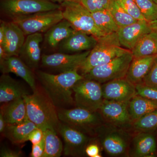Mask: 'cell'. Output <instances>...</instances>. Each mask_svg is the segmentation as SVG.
I'll list each match as a JSON object with an SVG mask.
<instances>
[{"label": "cell", "instance_id": "cell-1", "mask_svg": "<svg viewBox=\"0 0 157 157\" xmlns=\"http://www.w3.org/2000/svg\"><path fill=\"white\" fill-rule=\"evenodd\" d=\"M78 70L76 69L57 74L36 71L42 90L57 109H70L75 106L73 87L77 82L84 78Z\"/></svg>", "mask_w": 157, "mask_h": 157}, {"label": "cell", "instance_id": "cell-2", "mask_svg": "<svg viewBox=\"0 0 157 157\" xmlns=\"http://www.w3.org/2000/svg\"><path fill=\"white\" fill-rule=\"evenodd\" d=\"M29 120L44 131L54 129L58 132L61 122L57 109L42 90L36 89L33 94L24 96Z\"/></svg>", "mask_w": 157, "mask_h": 157}, {"label": "cell", "instance_id": "cell-3", "mask_svg": "<svg viewBox=\"0 0 157 157\" xmlns=\"http://www.w3.org/2000/svg\"><path fill=\"white\" fill-rule=\"evenodd\" d=\"M134 131L103 123L96 129L95 138L109 156L129 157Z\"/></svg>", "mask_w": 157, "mask_h": 157}, {"label": "cell", "instance_id": "cell-4", "mask_svg": "<svg viewBox=\"0 0 157 157\" xmlns=\"http://www.w3.org/2000/svg\"><path fill=\"white\" fill-rule=\"evenodd\" d=\"M97 45L90 52L79 70L82 76L93 68L105 64L129 51L120 44L117 33L98 38Z\"/></svg>", "mask_w": 157, "mask_h": 157}, {"label": "cell", "instance_id": "cell-5", "mask_svg": "<svg viewBox=\"0 0 157 157\" xmlns=\"http://www.w3.org/2000/svg\"><path fill=\"white\" fill-rule=\"evenodd\" d=\"M57 111L61 122L94 138L96 129L104 123L98 111L92 112L77 107L57 109Z\"/></svg>", "mask_w": 157, "mask_h": 157}, {"label": "cell", "instance_id": "cell-6", "mask_svg": "<svg viewBox=\"0 0 157 157\" xmlns=\"http://www.w3.org/2000/svg\"><path fill=\"white\" fill-rule=\"evenodd\" d=\"M61 5L63 8L64 18L71 23L75 30L92 35L98 39L107 35L98 28L92 13L81 3L66 2Z\"/></svg>", "mask_w": 157, "mask_h": 157}, {"label": "cell", "instance_id": "cell-7", "mask_svg": "<svg viewBox=\"0 0 157 157\" xmlns=\"http://www.w3.org/2000/svg\"><path fill=\"white\" fill-rule=\"evenodd\" d=\"M133 58L132 52L129 51L105 64L93 68L83 77L100 83L126 78Z\"/></svg>", "mask_w": 157, "mask_h": 157}, {"label": "cell", "instance_id": "cell-8", "mask_svg": "<svg viewBox=\"0 0 157 157\" xmlns=\"http://www.w3.org/2000/svg\"><path fill=\"white\" fill-rule=\"evenodd\" d=\"M73 90L76 107L98 111L104 101L101 83L84 78L76 82Z\"/></svg>", "mask_w": 157, "mask_h": 157}, {"label": "cell", "instance_id": "cell-9", "mask_svg": "<svg viewBox=\"0 0 157 157\" xmlns=\"http://www.w3.org/2000/svg\"><path fill=\"white\" fill-rule=\"evenodd\" d=\"M63 10H51L20 16L12 19L21 29L25 36L46 32L63 19Z\"/></svg>", "mask_w": 157, "mask_h": 157}, {"label": "cell", "instance_id": "cell-10", "mask_svg": "<svg viewBox=\"0 0 157 157\" xmlns=\"http://www.w3.org/2000/svg\"><path fill=\"white\" fill-rule=\"evenodd\" d=\"M58 5L49 0H4L2 8L11 19L51 10L61 9Z\"/></svg>", "mask_w": 157, "mask_h": 157}, {"label": "cell", "instance_id": "cell-11", "mask_svg": "<svg viewBox=\"0 0 157 157\" xmlns=\"http://www.w3.org/2000/svg\"><path fill=\"white\" fill-rule=\"evenodd\" d=\"M64 144V155L72 157H83L88 145L95 138L77 129L61 122L58 129Z\"/></svg>", "mask_w": 157, "mask_h": 157}, {"label": "cell", "instance_id": "cell-12", "mask_svg": "<svg viewBox=\"0 0 157 157\" xmlns=\"http://www.w3.org/2000/svg\"><path fill=\"white\" fill-rule=\"evenodd\" d=\"M91 50L77 53L63 52L43 55L41 58L42 66L58 73L72 71L79 68Z\"/></svg>", "mask_w": 157, "mask_h": 157}, {"label": "cell", "instance_id": "cell-13", "mask_svg": "<svg viewBox=\"0 0 157 157\" xmlns=\"http://www.w3.org/2000/svg\"><path fill=\"white\" fill-rule=\"evenodd\" d=\"M128 102L104 100L98 112L104 123L132 130L133 121L129 112Z\"/></svg>", "mask_w": 157, "mask_h": 157}, {"label": "cell", "instance_id": "cell-14", "mask_svg": "<svg viewBox=\"0 0 157 157\" xmlns=\"http://www.w3.org/2000/svg\"><path fill=\"white\" fill-rule=\"evenodd\" d=\"M157 132H134L129 148V157L157 156Z\"/></svg>", "mask_w": 157, "mask_h": 157}, {"label": "cell", "instance_id": "cell-15", "mask_svg": "<svg viewBox=\"0 0 157 157\" xmlns=\"http://www.w3.org/2000/svg\"><path fill=\"white\" fill-rule=\"evenodd\" d=\"M104 100L129 102L137 95L136 87L126 78H119L102 85Z\"/></svg>", "mask_w": 157, "mask_h": 157}, {"label": "cell", "instance_id": "cell-16", "mask_svg": "<svg viewBox=\"0 0 157 157\" xmlns=\"http://www.w3.org/2000/svg\"><path fill=\"white\" fill-rule=\"evenodd\" d=\"M98 42V38L92 35L75 30L60 43L59 45V51L73 54L91 50Z\"/></svg>", "mask_w": 157, "mask_h": 157}, {"label": "cell", "instance_id": "cell-17", "mask_svg": "<svg viewBox=\"0 0 157 157\" xmlns=\"http://www.w3.org/2000/svg\"><path fill=\"white\" fill-rule=\"evenodd\" d=\"M151 31L149 22L146 21H137L128 25L120 28L117 33L121 46L132 51L140 39Z\"/></svg>", "mask_w": 157, "mask_h": 157}, {"label": "cell", "instance_id": "cell-18", "mask_svg": "<svg viewBox=\"0 0 157 157\" xmlns=\"http://www.w3.org/2000/svg\"><path fill=\"white\" fill-rule=\"evenodd\" d=\"M0 69L2 74L14 73L23 79L33 91L36 89L35 75L29 67L18 56H8L0 61Z\"/></svg>", "mask_w": 157, "mask_h": 157}, {"label": "cell", "instance_id": "cell-19", "mask_svg": "<svg viewBox=\"0 0 157 157\" xmlns=\"http://www.w3.org/2000/svg\"><path fill=\"white\" fill-rule=\"evenodd\" d=\"M42 40L41 33L28 35L20 52L18 56L32 70L38 68L41 60L40 45Z\"/></svg>", "mask_w": 157, "mask_h": 157}, {"label": "cell", "instance_id": "cell-20", "mask_svg": "<svg viewBox=\"0 0 157 157\" xmlns=\"http://www.w3.org/2000/svg\"><path fill=\"white\" fill-rule=\"evenodd\" d=\"M25 35L14 21L6 23L5 36L1 46L9 56H18L25 41Z\"/></svg>", "mask_w": 157, "mask_h": 157}, {"label": "cell", "instance_id": "cell-21", "mask_svg": "<svg viewBox=\"0 0 157 157\" xmlns=\"http://www.w3.org/2000/svg\"><path fill=\"white\" fill-rule=\"evenodd\" d=\"M27 90L19 82L8 74L0 77V103L5 104L29 94Z\"/></svg>", "mask_w": 157, "mask_h": 157}, {"label": "cell", "instance_id": "cell-22", "mask_svg": "<svg viewBox=\"0 0 157 157\" xmlns=\"http://www.w3.org/2000/svg\"><path fill=\"white\" fill-rule=\"evenodd\" d=\"M157 55L133 58L126 78L135 86L141 84L150 70Z\"/></svg>", "mask_w": 157, "mask_h": 157}, {"label": "cell", "instance_id": "cell-23", "mask_svg": "<svg viewBox=\"0 0 157 157\" xmlns=\"http://www.w3.org/2000/svg\"><path fill=\"white\" fill-rule=\"evenodd\" d=\"M0 113L3 114L7 124H15L27 120L25 101L23 98L3 104Z\"/></svg>", "mask_w": 157, "mask_h": 157}, {"label": "cell", "instance_id": "cell-24", "mask_svg": "<svg viewBox=\"0 0 157 157\" xmlns=\"http://www.w3.org/2000/svg\"><path fill=\"white\" fill-rule=\"evenodd\" d=\"M38 128L31 121L27 120L15 124H7L2 134L12 143L20 144L28 141L31 132Z\"/></svg>", "mask_w": 157, "mask_h": 157}, {"label": "cell", "instance_id": "cell-25", "mask_svg": "<svg viewBox=\"0 0 157 157\" xmlns=\"http://www.w3.org/2000/svg\"><path fill=\"white\" fill-rule=\"evenodd\" d=\"M75 31L71 23L63 18L46 32L45 40L51 47L55 48Z\"/></svg>", "mask_w": 157, "mask_h": 157}, {"label": "cell", "instance_id": "cell-26", "mask_svg": "<svg viewBox=\"0 0 157 157\" xmlns=\"http://www.w3.org/2000/svg\"><path fill=\"white\" fill-rule=\"evenodd\" d=\"M157 109V101L136 95L129 101L128 110L133 122Z\"/></svg>", "mask_w": 157, "mask_h": 157}, {"label": "cell", "instance_id": "cell-27", "mask_svg": "<svg viewBox=\"0 0 157 157\" xmlns=\"http://www.w3.org/2000/svg\"><path fill=\"white\" fill-rule=\"evenodd\" d=\"M131 52L134 58L157 55V33L152 31L144 35Z\"/></svg>", "mask_w": 157, "mask_h": 157}, {"label": "cell", "instance_id": "cell-28", "mask_svg": "<svg viewBox=\"0 0 157 157\" xmlns=\"http://www.w3.org/2000/svg\"><path fill=\"white\" fill-rule=\"evenodd\" d=\"M44 132L45 149L43 157H59L63 151V145L54 129H47Z\"/></svg>", "mask_w": 157, "mask_h": 157}, {"label": "cell", "instance_id": "cell-29", "mask_svg": "<svg viewBox=\"0 0 157 157\" xmlns=\"http://www.w3.org/2000/svg\"><path fill=\"white\" fill-rule=\"evenodd\" d=\"M91 13L96 25L104 34L109 35L117 33L119 27L108 9Z\"/></svg>", "mask_w": 157, "mask_h": 157}, {"label": "cell", "instance_id": "cell-30", "mask_svg": "<svg viewBox=\"0 0 157 157\" xmlns=\"http://www.w3.org/2000/svg\"><path fill=\"white\" fill-rule=\"evenodd\" d=\"M108 10L119 28L128 25L137 21L121 7L117 0H110Z\"/></svg>", "mask_w": 157, "mask_h": 157}, {"label": "cell", "instance_id": "cell-31", "mask_svg": "<svg viewBox=\"0 0 157 157\" xmlns=\"http://www.w3.org/2000/svg\"><path fill=\"white\" fill-rule=\"evenodd\" d=\"M134 132H157V109L134 121Z\"/></svg>", "mask_w": 157, "mask_h": 157}, {"label": "cell", "instance_id": "cell-32", "mask_svg": "<svg viewBox=\"0 0 157 157\" xmlns=\"http://www.w3.org/2000/svg\"><path fill=\"white\" fill-rule=\"evenodd\" d=\"M144 19L149 23L157 19V3L152 0H135Z\"/></svg>", "mask_w": 157, "mask_h": 157}, {"label": "cell", "instance_id": "cell-33", "mask_svg": "<svg viewBox=\"0 0 157 157\" xmlns=\"http://www.w3.org/2000/svg\"><path fill=\"white\" fill-rule=\"evenodd\" d=\"M127 13L137 21H146L135 0H117Z\"/></svg>", "mask_w": 157, "mask_h": 157}, {"label": "cell", "instance_id": "cell-34", "mask_svg": "<svg viewBox=\"0 0 157 157\" xmlns=\"http://www.w3.org/2000/svg\"><path fill=\"white\" fill-rule=\"evenodd\" d=\"M110 0H81L80 3L91 13L108 9Z\"/></svg>", "mask_w": 157, "mask_h": 157}, {"label": "cell", "instance_id": "cell-35", "mask_svg": "<svg viewBox=\"0 0 157 157\" xmlns=\"http://www.w3.org/2000/svg\"><path fill=\"white\" fill-rule=\"evenodd\" d=\"M135 87L138 95L157 101V86L140 84L135 86Z\"/></svg>", "mask_w": 157, "mask_h": 157}, {"label": "cell", "instance_id": "cell-36", "mask_svg": "<svg viewBox=\"0 0 157 157\" xmlns=\"http://www.w3.org/2000/svg\"><path fill=\"white\" fill-rule=\"evenodd\" d=\"M141 84L157 86V55L150 70Z\"/></svg>", "mask_w": 157, "mask_h": 157}, {"label": "cell", "instance_id": "cell-37", "mask_svg": "<svg viewBox=\"0 0 157 157\" xmlns=\"http://www.w3.org/2000/svg\"><path fill=\"white\" fill-rule=\"evenodd\" d=\"M45 149V140L44 135V137L40 142L36 144H33L30 157H43Z\"/></svg>", "mask_w": 157, "mask_h": 157}, {"label": "cell", "instance_id": "cell-38", "mask_svg": "<svg viewBox=\"0 0 157 157\" xmlns=\"http://www.w3.org/2000/svg\"><path fill=\"white\" fill-rule=\"evenodd\" d=\"M22 156V152L20 151L12 149L5 146L1 147L0 150L1 157H21Z\"/></svg>", "mask_w": 157, "mask_h": 157}, {"label": "cell", "instance_id": "cell-39", "mask_svg": "<svg viewBox=\"0 0 157 157\" xmlns=\"http://www.w3.org/2000/svg\"><path fill=\"white\" fill-rule=\"evenodd\" d=\"M44 137V132L42 129L37 128L34 130L29 135L28 141L29 140L33 144H36L40 142Z\"/></svg>", "mask_w": 157, "mask_h": 157}, {"label": "cell", "instance_id": "cell-40", "mask_svg": "<svg viewBox=\"0 0 157 157\" xmlns=\"http://www.w3.org/2000/svg\"><path fill=\"white\" fill-rule=\"evenodd\" d=\"M86 155L90 157H101L99 146L95 143H90L86 147Z\"/></svg>", "mask_w": 157, "mask_h": 157}, {"label": "cell", "instance_id": "cell-41", "mask_svg": "<svg viewBox=\"0 0 157 157\" xmlns=\"http://www.w3.org/2000/svg\"><path fill=\"white\" fill-rule=\"evenodd\" d=\"M6 23L4 21H2L0 25V45L3 44L5 39Z\"/></svg>", "mask_w": 157, "mask_h": 157}, {"label": "cell", "instance_id": "cell-42", "mask_svg": "<svg viewBox=\"0 0 157 157\" xmlns=\"http://www.w3.org/2000/svg\"><path fill=\"white\" fill-rule=\"evenodd\" d=\"M7 124L3 114L0 113V132L1 133H2L4 132Z\"/></svg>", "mask_w": 157, "mask_h": 157}, {"label": "cell", "instance_id": "cell-43", "mask_svg": "<svg viewBox=\"0 0 157 157\" xmlns=\"http://www.w3.org/2000/svg\"><path fill=\"white\" fill-rule=\"evenodd\" d=\"M150 26L151 28L152 31H155V32L157 33V19L149 23Z\"/></svg>", "mask_w": 157, "mask_h": 157}, {"label": "cell", "instance_id": "cell-44", "mask_svg": "<svg viewBox=\"0 0 157 157\" xmlns=\"http://www.w3.org/2000/svg\"><path fill=\"white\" fill-rule=\"evenodd\" d=\"M52 2H58L59 3H61L66 2H80L81 0H51Z\"/></svg>", "mask_w": 157, "mask_h": 157}, {"label": "cell", "instance_id": "cell-45", "mask_svg": "<svg viewBox=\"0 0 157 157\" xmlns=\"http://www.w3.org/2000/svg\"><path fill=\"white\" fill-rule=\"evenodd\" d=\"M152 1H153L157 3V0H152Z\"/></svg>", "mask_w": 157, "mask_h": 157}]
</instances>
